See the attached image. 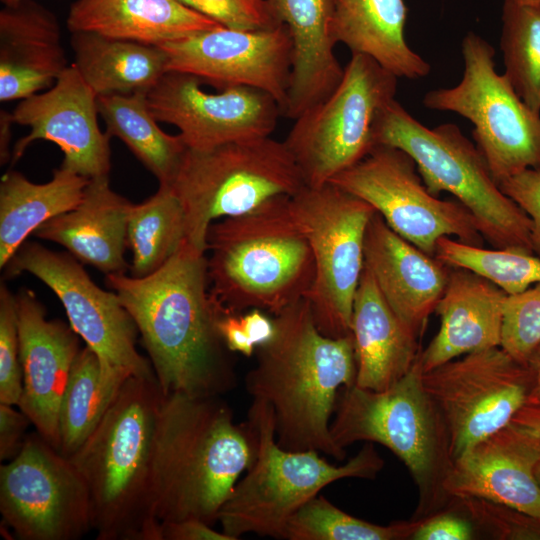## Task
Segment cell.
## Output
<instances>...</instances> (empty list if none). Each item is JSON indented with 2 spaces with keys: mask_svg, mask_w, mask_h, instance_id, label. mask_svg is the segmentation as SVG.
<instances>
[{
  "mask_svg": "<svg viewBox=\"0 0 540 540\" xmlns=\"http://www.w3.org/2000/svg\"><path fill=\"white\" fill-rule=\"evenodd\" d=\"M133 318L163 394L221 396L237 384L218 330L226 310L209 287L207 255L187 240L156 272L106 275Z\"/></svg>",
  "mask_w": 540,
  "mask_h": 540,
  "instance_id": "6da1fadb",
  "label": "cell"
},
{
  "mask_svg": "<svg viewBox=\"0 0 540 540\" xmlns=\"http://www.w3.org/2000/svg\"><path fill=\"white\" fill-rule=\"evenodd\" d=\"M275 332L256 348L245 377L252 400L271 406L278 444L287 450H316L337 461L346 451L334 443L330 424L339 390L356 382L352 334L324 335L306 298L273 316Z\"/></svg>",
  "mask_w": 540,
  "mask_h": 540,
  "instance_id": "7a4b0ae2",
  "label": "cell"
},
{
  "mask_svg": "<svg viewBox=\"0 0 540 540\" xmlns=\"http://www.w3.org/2000/svg\"><path fill=\"white\" fill-rule=\"evenodd\" d=\"M251 457L245 424L234 422L220 396L162 394L152 465L156 518L213 525Z\"/></svg>",
  "mask_w": 540,
  "mask_h": 540,
  "instance_id": "3957f363",
  "label": "cell"
},
{
  "mask_svg": "<svg viewBox=\"0 0 540 540\" xmlns=\"http://www.w3.org/2000/svg\"><path fill=\"white\" fill-rule=\"evenodd\" d=\"M162 394L155 376L129 377L69 458L87 485L97 540H161L152 465Z\"/></svg>",
  "mask_w": 540,
  "mask_h": 540,
  "instance_id": "277c9868",
  "label": "cell"
},
{
  "mask_svg": "<svg viewBox=\"0 0 540 540\" xmlns=\"http://www.w3.org/2000/svg\"><path fill=\"white\" fill-rule=\"evenodd\" d=\"M290 197L270 198L245 214L210 224L209 287L227 310L260 309L274 316L311 289L314 258L291 213Z\"/></svg>",
  "mask_w": 540,
  "mask_h": 540,
  "instance_id": "5b68a950",
  "label": "cell"
},
{
  "mask_svg": "<svg viewBox=\"0 0 540 540\" xmlns=\"http://www.w3.org/2000/svg\"><path fill=\"white\" fill-rule=\"evenodd\" d=\"M419 358L399 381L382 391L343 386L330 432L342 451L358 441L379 443L407 467L418 489L413 519L446 510L444 482L453 465L445 422L422 383Z\"/></svg>",
  "mask_w": 540,
  "mask_h": 540,
  "instance_id": "8992f818",
  "label": "cell"
},
{
  "mask_svg": "<svg viewBox=\"0 0 540 540\" xmlns=\"http://www.w3.org/2000/svg\"><path fill=\"white\" fill-rule=\"evenodd\" d=\"M245 427L251 461L217 517L232 540L247 533L283 539L290 518L327 485L344 478L374 479L384 466L372 442L343 465L328 462L316 450L282 448L273 410L262 401L252 400Z\"/></svg>",
  "mask_w": 540,
  "mask_h": 540,
  "instance_id": "52a82bcc",
  "label": "cell"
},
{
  "mask_svg": "<svg viewBox=\"0 0 540 540\" xmlns=\"http://www.w3.org/2000/svg\"><path fill=\"white\" fill-rule=\"evenodd\" d=\"M372 139L373 146L410 155L428 190L454 196L493 248L533 253L530 218L501 190L476 144L456 124L428 128L394 99L378 112Z\"/></svg>",
  "mask_w": 540,
  "mask_h": 540,
  "instance_id": "ba28073f",
  "label": "cell"
},
{
  "mask_svg": "<svg viewBox=\"0 0 540 540\" xmlns=\"http://www.w3.org/2000/svg\"><path fill=\"white\" fill-rule=\"evenodd\" d=\"M170 186L183 207L186 240L206 253L211 223L276 196H293L306 185L284 141L265 137L187 148Z\"/></svg>",
  "mask_w": 540,
  "mask_h": 540,
  "instance_id": "9c48e42d",
  "label": "cell"
},
{
  "mask_svg": "<svg viewBox=\"0 0 540 540\" xmlns=\"http://www.w3.org/2000/svg\"><path fill=\"white\" fill-rule=\"evenodd\" d=\"M462 78L453 87L428 91L423 105L453 112L473 125L475 144L498 184L524 170H540V113L495 69V51L479 34L462 40Z\"/></svg>",
  "mask_w": 540,
  "mask_h": 540,
  "instance_id": "30bf717a",
  "label": "cell"
},
{
  "mask_svg": "<svg viewBox=\"0 0 540 540\" xmlns=\"http://www.w3.org/2000/svg\"><path fill=\"white\" fill-rule=\"evenodd\" d=\"M397 80L369 56L351 53L334 91L294 119L284 143L306 186L328 183L369 153L375 118L395 99Z\"/></svg>",
  "mask_w": 540,
  "mask_h": 540,
  "instance_id": "8fae6325",
  "label": "cell"
},
{
  "mask_svg": "<svg viewBox=\"0 0 540 540\" xmlns=\"http://www.w3.org/2000/svg\"><path fill=\"white\" fill-rule=\"evenodd\" d=\"M290 209L314 258L315 278L305 298L315 323L326 336L349 335L364 269L365 233L376 211L331 182L304 186L290 197Z\"/></svg>",
  "mask_w": 540,
  "mask_h": 540,
  "instance_id": "7c38bea8",
  "label": "cell"
},
{
  "mask_svg": "<svg viewBox=\"0 0 540 540\" xmlns=\"http://www.w3.org/2000/svg\"><path fill=\"white\" fill-rule=\"evenodd\" d=\"M329 182L367 202L394 232L431 256L442 237L483 246L470 212L457 200L432 194L415 161L399 148L374 145Z\"/></svg>",
  "mask_w": 540,
  "mask_h": 540,
  "instance_id": "4fadbf2b",
  "label": "cell"
},
{
  "mask_svg": "<svg viewBox=\"0 0 540 540\" xmlns=\"http://www.w3.org/2000/svg\"><path fill=\"white\" fill-rule=\"evenodd\" d=\"M3 269L6 277L28 272L56 294L70 326L96 353L106 375L122 381L155 376L136 348L138 329L119 296L98 287L70 253L24 242Z\"/></svg>",
  "mask_w": 540,
  "mask_h": 540,
  "instance_id": "5bb4252c",
  "label": "cell"
},
{
  "mask_svg": "<svg viewBox=\"0 0 540 540\" xmlns=\"http://www.w3.org/2000/svg\"><path fill=\"white\" fill-rule=\"evenodd\" d=\"M439 410L453 460L511 423L527 402L531 373L501 346L471 352L422 373Z\"/></svg>",
  "mask_w": 540,
  "mask_h": 540,
  "instance_id": "9a60e30c",
  "label": "cell"
},
{
  "mask_svg": "<svg viewBox=\"0 0 540 540\" xmlns=\"http://www.w3.org/2000/svg\"><path fill=\"white\" fill-rule=\"evenodd\" d=\"M0 512L21 540H76L92 529L83 477L38 432L0 466Z\"/></svg>",
  "mask_w": 540,
  "mask_h": 540,
  "instance_id": "2e32d148",
  "label": "cell"
},
{
  "mask_svg": "<svg viewBox=\"0 0 540 540\" xmlns=\"http://www.w3.org/2000/svg\"><path fill=\"white\" fill-rule=\"evenodd\" d=\"M168 71L187 73L221 90L252 87L270 94L283 110L292 67V41L286 25L265 29L219 26L161 46Z\"/></svg>",
  "mask_w": 540,
  "mask_h": 540,
  "instance_id": "e0dca14e",
  "label": "cell"
},
{
  "mask_svg": "<svg viewBox=\"0 0 540 540\" xmlns=\"http://www.w3.org/2000/svg\"><path fill=\"white\" fill-rule=\"evenodd\" d=\"M190 74L168 71L147 93L154 117L178 128L186 146L203 150L270 137L282 110L268 93L231 86L208 93Z\"/></svg>",
  "mask_w": 540,
  "mask_h": 540,
  "instance_id": "ac0fdd59",
  "label": "cell"
},
{
  "mask_svg": "<svg viewBox=\"0 0 540 540\" xmlns=\"http://www.w3.org/2000/svg\"><path fill=\"white\" fill-rule=\"evenodd\" d=\"M98 114L97 95L72 63L48 91L22 99L13 110L14 122L31 130L15 143L11 164L32 142L47 140L62 150V168L88 179L109 176L111 137L100 130Z\"/></svg>",
  "mask_w": 540,
  "mask_h": 540,
  "instance_id": "d6986e66",
  "label": "cell"
},
{
  "mask_svg": "<svg viewBox=\"0 0 540 540\" xmlns=\"http://www.w3.org/2000/svg\"><path fill=\"white\" fill-rule=\"evenodd\" d=\"M22 394L17 407L59 451L58 413L72 365L80 351L78 334L60 320H48L33 291L16 294Z\"/></svg>",
  "mask_w": 540,
  "mask_h": 540,
  "instance_id": "ffe728a7",
  "label": "cell"
},
{
  "mask_svg": "<svg viewBox=\"0 0 540 540\" xmlns=\"http://www.w3.org/2000/svg\"><path fill=\"white\" fill-rule=\"evenodd\" d=\"M540 438L510 423L454 460L444 482L452 498H480L540 517L535 470Z\"/></svg>",
  "mask_w": 540,
  "mask_h": 540,
  "instance_id": "44dd1931",
  "label": "cell"
},
{
  "mask_svg": "<svg viewBox=\"0 0 540 540\" xmlns=\"http://www.w3.org/2000/svg\"><path fill=\"white\" fill-rule=\"evenodd\" d=\"M364 268L393 312L419 338L444 293L450 267L398 235L375 212L365 233Z\"/></svg>",
  "mask_w": 540,
  "mask_h": 540,
  "instance_id": "7402d4cb",
  "label": "cell"
},
{
  "mask_svg": "<svg viewBox=\"0 0 540 540\" xmlns=\"http://www.w3.org/2000/svg\"><path fill=\"white\" fill-rule=\"evenodd\" d=\"M53 12L33 0L0 11V101L24 99L51 87L68 67Z\"/></svg>",
  "mask_w": 540,
  "mask_h": 540,
  "instance_id": "603a6c76",
  "label": "cell"
},
{
  "mask_svg": "<svg viewBox=\"0 0 540 540\" xmlns=\"http://www.w3.org/2000/svg\"><path fill=\"white\" fill-rule=\"evenodd\" d=\"M435 312L440 328L419 355L423 372L465 354L501 345L507 294L486 278L449 266Z\"/></svg>",
  "mask_w": 540,
  "mask_h": 540,
  "instance_id": "cb8c5ba5",
  "label": "cell"
},
{
  "mask_svg": "<svg viewBox=\"0 0 540 540\" xmlns=\"http://www.w3.org/2000/svg\"><path fill=\"white\" fill-rule=\"evenodd\" d=\"M292 41V67L283 116L296 119L327 98L344 68L335 56L334 0H267Z\"/></svg>",
  "mask_w": 540,
  "mask_h": 540,
  "instance_id": "d4e9b609",
  "label": "cell"
},
{
  "mask_svg": "<svg viewBox=\"0 0 540 540\" xmlns=\"http://www.w3.org/2000/svg\"><path fill=\"white\" fill-rule=\"evenodd\" d=\"M132 206L111 189L109 176L89 179L77 207L48 220L34 235L62 245L80 263L106 275L125 273Z\"/></svg>",
  "mask_w": 540,
  "mask_h": 540,
  "instance_id": "484cf974",
  "label": "cell"
},
{
  "mask_svg": "<svg viewBox=\"0 0 540 540\" xmlns=\"http://www.w3.org/2000/svg\"><path fill=\"white\" fill-rule=\"evenodd\" d=\"M351 334L355 384L361 388H389L412 369L421 353L419 338L393 312L365 268L353 301Z\"/></svg>",
  "mask_w": 540,
  "mask_h": 540,
  "instance_id": "4316f807",
  "label": "cell"
},
{
  "mask_svg": "<svg viewBox=\"0 0 540 540\" xmlns=\"http://www.w3.org/2000/svg\"><path fill=\"white\" fill-rule=\"evenodd\" d=\"M67 28L161 46L221 26L179 0H76Z\"/></svg>",
  "mask_w": 540,
  "mask_h": 540,
  "instance_id": "83f0119b",
  "label": "cell"
},
{
  "mask_svg": "<svg viewBox=\"0 0 540 540\" xmlns=\"http://www.w3.org/2000/svg\"><path fill=\"white\" fill-rule=\"evenodd\" d=\"M407 12L403 0H334L335 42L369 56L398 78L426 77L430 64L405 39Z\"/></svg>",
  "mask_w": 540,
  "mask_h": 540,
  "instance_id": "f1b7e54d",
  "label": "cell"
},
{
  "mask_svg": "<svg viewBox=\"0 0 540 540\" xmlns=\"http://www.w3.org/2000/svg\"><path fill=\"white\" fill-rule=\"evenodd\" d=\"M70 42L73 64L97 97L148 93L168 72L159 46L92 32H73Z\"/></svg>",
  "mask_w": 540,
  "mask_h": 540,
  "instance_id": "f546056e",
  "label": "cell"
},
{
  "mask_svg": "<svg viewBox=\"0 0 540 540\" xmlns=\"http://www.w3.org/2000/svg\"><path fill=\"white\" fill-rule=\"evenodd\" d=\"M88 182L62 167L44 184H35L17 171L5 173L0 181V268L38 227L76 208Z\"/></svg>",
  "mask_w": 540,
  "mask_h": 540,
  "instance_id": "4dcf8cb0",
  "label": "cell"
},
{
  "mask_svg": "<svg viewBox=\"0 0 540 540\" xmlns=\"http://www.w3.org/2000/svg\"><path fill=\"white\" fill-rule=\"evenodd\" d=\"M97 106L105 132L124 142L159 185H170L188 147L180 134L170 135L159 127L149 108L147 93L98 96Z\"/></svg>",
  "mask_w": 540,
  "mask_h": 540,
  "instance_id": "1f68e13d",
  "label": "cell"
},
{
  "mask_svg": "<svg viewBox=\"0 0 540 540\" xmlns=\"http://www.w3.org/2000/svg\"><path fill=\"white\" fill-rule=\"evenodd\" d=\"M124 382L104 374L98 356L90 347L80 349L59 407V452L62 455L70 458L87 441Z\"/></svg>",
  "mask_w": 540,
  "mask_h": 540,
  "instance_id": "d6a6232c",
  "label": "cell"
},
{
  "mask_svg": "<svg viewBox=\"0 0 540 540\" xmlns=\"http://www.w3.org/2000/svg\"><path fill=\"white\" fill-rule=\"evenodd\" d=\"M133 253L131 276L142 278L156 272L186 240L185 215L170 185L140 204H133L127 229Z\"/></svg>",
  "mask_w": 540,
  "mask_h": 540,
  "instance_id": "836d02e7",
  "label": "cell"
},
{
  "mask_svg": "<svg viewBox=\"0 0 540 540\" xmlns=\"http://www.w3.org/2000/svg\"><path fill=\"white\" fill-rule=\"evenodd\" d=\"M500 49L505 76L520 98L540 113V6L504 1Z\"/></svg>",
  "mask_w": 540,
  "mask_h": 540,
  "instance_id": "e575fe53",
  "label": "cell"
},
{
  "mask_svg": "<svg viewBox=\"0 0 540 540\" xmlns=\"http://www.w3.org/2000/svg\"><path fill=\"white\" fill-rule=\"evenodd\" d=\"M424 519L395 521L378 525L354 517L317 495L288 521L283 539L288 540H404Z\"/></svg>",
  "mask_w": 540,
  "mask_h": 540,
  "instance_id": "d590c367",
  "label": "cell"
},
{
  "mask_svg": "<svg viewBox=\"0 0 540 540\" xmlns=\"http://www.w3.org/2000/svg\"><path fill=\"white\" fill-rule=\"evenodd\" d=\"M436 258L451 267L470 270L514 295L540 283V258L533 253L511 249L484 248L442 237Z\"/></svg>",
  "mask_w": 540,
  "mask_h": 540,
  "instance_id": "8d00e7d4",
  "label": "cell"
},
{
  "mask_svg": "<svg viewBox=\"0 0 540 540\" xmlns=\"http://www.w3.org/2000/svg\"><path fill=\"white\" fill-rule=\"evenodd\" d=\"M446 510L499 540H540V517L480 498H452Z\"/></svg>",
  "mask_w": 540,
  "mask_h": 540,
  "instance_id": "74e56055",
  "label": "cell"
},
{
  "mask_svg": "<svg viewBox=\"0 0 540 540\" xmlns=\"http://www.w3.org/2000/svg\"><path fill=\"white\" fill-rule=\"evenodd\" d=\"M540 345V283L507 295L504 304L501 347L521 363Z\"/></svg>",
  "mask_w": 540,
  "mask_h": 540,
  "instance_id": "f35d334b",
  "label": "cell"
},
{
  "mask_svg": "<svg viewBox=\"0 0 540 540\" xmlns=\"http://www.w3.org/2000/svg\"><path fill=\"white\" fill-rule=\"evenodd\" d=\"M16 295L0 286V403L17 406L22 394Z\"/></svg>",
  "mask_w": 540,
  "mask_h": 540,
  "instance_id": "ab89813d",
  "label": "cell"
},
{
  "mask_svg": "<svg viewBox=\"0 0 540 540\" xmlns=\"http://www.w3.org/2000/svg\"><path fill=\"white\" fill-rule=\"evenodd\" d=\"M187 7L235 29H265L280 23L267 0H179Z\"/></svg>",
  "mask_w": 540,
  "mask_h": 540,
  "instance_id": "60d3db41",
  "label": "cell"
},
{
  "mask_svg": "<svg viewBox=\"0 0 540 540\" xmlns=\"http://www.w3.org/2000/svg\"><path fill=\"white\" fill-rule=\"evenodd\" d=\"M499 186L530 218L532 251L540 258V170H524Z\"/></svg>",
  "mask_w": 540,
  "mask_h": 540,
  "instance_id": "b9f144b4",
  "label": "cell"
},
{
  "mask_svg": "<svg viewBox=\"0 0 540 540\" xmlns=\"http://www.w3.org/2000/svg\"><path fill=\"white\" fill-rule=\"evenodd\" d=\"M474 527L465 517L444 510L425 518L412 536L414 540H470Z\"/></svg>",
  "mask_w": 540,
  "mask_h": 540,
  "instance_id": "7bdbcfd3",
  "label": "cell"
},
{
  "mask_svg": "<svg viewBox=\"0 0 540 540\" xmlns=\"http://www.w3.org/2000/svg\"><path fill=\"white\" fill-rule=\"evenodd\" d=\"M32 424L28 416L14 405L0 403V460L9 461L21 450L25 431Z\"/></svg>",
  "mask_w": 540,
  "mask_h": 540,
  "instance_id": "ee69618b",
  "label": "cell"
},
{
  "mask_svg": "<svg viewBox=\"0 0 540 540\" xmlns=\"http://www.w3.org/2000/svg\"><path fill=\"white\" fill-rule=\"evenodd\" d=\"M160 535L161 540H232L223 531L218 532L198 519L161 522Z\"/></svg>",
  "mask_w": 540,
  "mask_h": 540,
  "instance_id": "f6af8a7d",
  "label": "cell"
},
{
  "mask_svg": "<svg viewBox=\"0 0 540 540\" xmlns=\"http://www.w3.org/2000/svg\"><path fill=\"white\" fill-rule=\"evenodd\" d=\"M240 314L226 309L218 320V330L226 347L232 353L238 352L250 357L256 351V347L244 330Z\"/></svg>",
  "mask_w": 540,
  "mask_h": 540,
  "instance_id": "bcb514c9",
  "label": "cell"
},
{
  "mask_svg": "<svg viewBox=\"0 0 540 540\" xmlns=\"http://www.w3.org/2000/svg\"><path fill=\"white\" fill-rule=\"evenodd\" d=\"M244 330L257 348L267 343L274 335L275 325L273 318H269L260 309H250L240 314Z\"/></svg>",
  "mask_w": 540,
  "mask_h": 540,
  "instance_id": "7dc6e473",
  "label": "cell"
},
{
  "mask_svg": "<svg viewBox=\"0 0 540 540\" xmlns=\"http://www.w3.org/2000/svg\"><path fill=\"white\" fill-rule=\"evenodd\" d=\"M511 423L540 438V402L527 401L513 416Z\"/></svg>",
  "mask_w": 540,
  "mask_h": 540,
  "instance_id": "c3c4849f",
  "label": "cell"
},
{
  "mask_svg": "<svg viewBox=\"0 0 540 540\" xmlns=\"http://www.w3.org/2000/svg\"><path fill=\"white\" fill-rule=\"evenodd\" d=\"M12 113L0 110V162L1 165L11 161L12 151L10 143L12 139V125L14 124Z\"/></svg>",
  "mask_w": 540,
  "mask_h": 540,
  "instance_id": "681fc988",
  "label": "cell"
},
{
  "mask_svg": "<svg viewBox=\"0 0 540 540\" xmlns=\"http://www.w3.org/2000/svg\"><path fill=\"white\" fill-rule=\"evenodd\" d=\"M526 364L531 373V389L527 401L540 402V345L532 352Z\"/></svg>",
  "mask_w": 540,
  "mask_h": 540,
  "instance_id": "f907efd6",
  "label": "cell"
},
{
  "mask_svg": "<svg viewBox=\"0 0 540 540\" xmlns=\"http://www.w3.org/2000/svg\"><path fill=\"white\" fill-rule=\"evenodd\" d=\"M519 4L531 5V6H540V0H512Z\"/></svg>",
  "mask_w": 540,
  "mask_h": 540,
  "instance_id": "816d5d0a",
  "label": "cell"
},
{
  "mask_svg": "<svg viewBox=\"0 0 540 540\" xmlns=\"http://www.w3.org/2000/svg\"><path fill=\"white\" fill-rule=\"evenodd\" d=\"M4 5H14V4H17L23 0H1Z\"/></svg>",
  "mask_w": 540,
  "mask_h": 540,
  "instance_id": "f5cc1de1",
  "label": "cell"
},
{
  "mask_svg": "<svg viewBox=\"0 0 540 540\" xmlns=\"http://www.w3.org/2000/svg\"><path fill=\"white\" fill-rule=\"evenodd\" d=\"M535 476H536V479H537L538 483L540 484V461L537 464V467H536V470H535Z\"/></svg>",
  "mask_w": 540,
  "mask_h": 540,
  "instance_id": "db71d44e",
  "label": "cell"
}]
</instances>
